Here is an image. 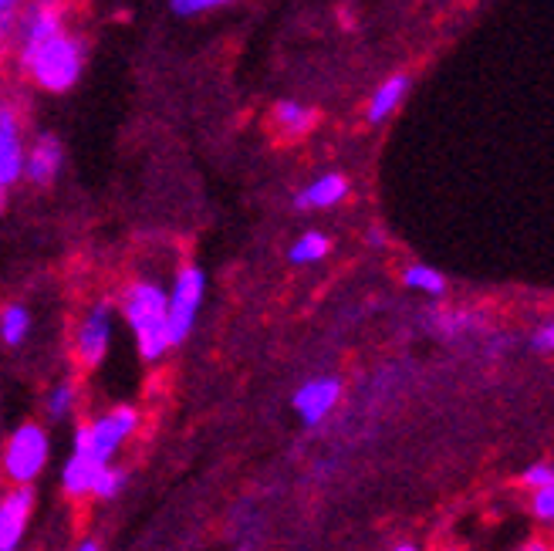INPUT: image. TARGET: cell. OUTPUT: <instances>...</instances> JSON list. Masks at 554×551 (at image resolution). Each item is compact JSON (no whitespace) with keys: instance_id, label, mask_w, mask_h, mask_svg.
Instances as JSON below:
<instances>
[{"instance_id":"obj_22","label":"cell","mask_w":554,"mask_h":551,"mask_svg":"<svg viewBox=\"0 0 554 551\" xmlns=\"http://www.w3.org/2000/svg\"><path fill=\"white\" fill-rule=\"evenodd\" d=\"M534 514L541 521H554V487H541L538 497H534Z\"/></svg>"},{"instance_id":"obj_14","label":"cell","mask_w":554,"mask_h":551,"mask_svg":"<svg viewBox=\"0 0 554 551\" xmlns=\"http://www.w3.org/2000/svg\"><path fill=\"white\" fill-rule=\"evenodd\" d=\"M406 88H409V78L406 75H392L389 82H382L379 92H375L372 102H369V122H382L386 115L396 112V105L402 102Z\"/></svg>"},{"instance_id":"obj_16","label":"cell","mask_w":554,"mask_h":551,"mask_svg":"<svg viewBox=\"0 0 554 551\" xmlns=\"http://www.w3.org/2000/svg\"><path fill=\"white\" fill-rule=\"evenodd\" d=\"M28 328H31L28 308L7 305L4 311H0V339H4V345H21L24 335H28Z\"/></svg>"},{"instance_id":"obj_26","label":"cell","mask_w":554,"mask_h":551,"mask_svg":"<svg viewBox=\"0 0 554 551\" xmlns=\"http://www.w3.org/2000/svg\"><path fill=\"white\" fill-rule=\"evenodd\" d=\"M78 551H98L95 541H85V545H78Z\"/></svg>"},{"instance_id":"obj_27","label":"cell","mask_w":554,"mask_h":551,"mask_svg":"<svg viewBox=\"0 0 554 551\" xmlns=\"http://www.w3.org/2000/svg\"><path fill=\"white\" fill-rule=\"evenodd\" d=\"M521 551H548V548H544V545H524Z\"/></svg>"},{"instance_id":"obj_15","label":"cell","mask_w":554,"mask_h":551,"mask_svg":"<svg viewBox=\"0 0 554 551\" xmlns=\"http://www.w3.org/2000/svg\"><path fill=\"white\" fill-rule=\"evenodd\" d=\"M274 122L284 132H291V136H301V132H308L311 126H315V112L305 109V105H298V102H277Z\"/></svg>"},{"instance_id":"obj_10","label":"cell","mask_w":554,"mask_h":551,"mask_svg":"<svg viewBox=\"0 0 554 551\" xmlns=\"http://www.w3.org/2000/svg\"><path fill=\"white\" fill-rule=\"evenodd\" d=\"M55 34H61V7L55 0H38L28 14V24H24V51L38 48Z\"/></svg>"},{"instance_id":"obj_1","label":"cell","mask_w":554,"mask_h":551,"mask_svg":"<svg viewBox=\"0 0 554 551\" xmlns=\"http://www.w3.org/2000/svg\"><path fill=\"white\" fill-rule=\"evenodd\" d=\"M125 322L136 335L139 355L146 362H156L169 349L166 332V291L156 281H132L122 298Z\"/></svg>"},{"instance_id":"obj_4","label":"cell","mask_w":554,"mask_h":551,"mask_svg":"<svg viewBox=\"0 0 554 551\" xmlns=\"http://www.w3.org/2000/svg\"><path fill=\"white\" fill-rule=\"evenodd\" d=\"M203 291H207V278H203L200 268L186 264L180 268L173 281V291L166 295V332H169V345H180L186 335L193 332L196 315H200L203 305Z\"/></svg>"},{"instance_id":"obj_19","label":"cell","mask_w":554,"mask_h":551,"mask_svg":"<svg viewBox=\"0 0 554 551\" xmlns=\"http://www.w3.org/2000/svg\"><path fill=\"white\" fill-rule=\"evenodd\" d=\"M75 403H78L75 382H58V386L51 389V396H48V416H55V420H65V416L75 413Z\"/></svg>"},{"instance_id":"obj_2","label":"cell","mask_w":554,"mask_h":551,"mask_svg":"<svg viewBox=\"0 0 554 551\" xmlns=\"http://www.w3.org/2000/svg\"><path fill=\"white\" fill-rule=\"evenodd\" d=\"M24 68L31 71V78L48 92H65L78 82L82 75V44L68 38L65 31L48 38L38 48L24 51Z\"/></svg>"},{"instance_id":"obj_21","label":"cell","mask_w":554,"mask_h":551,"mask_svg":"<svg viewBox=\"0 0 554 551\" xmlns=\"http://www.w3.org/2000/svg\"><path fill=\"white\" fill-rule=\"evenodd\" d=\"M169 4H173V11H176V14H183V17H193V14H203V11H210V7L230 4V0H169Z\"/></svg>"},{"instance_id":"obj_5","label":"cell","mask_w":554,"mask_h":551,"mask_svg":"<svg viewBox=\"0 0 554 551\" xmlns=\"http://www.w3.org/2000/svg\"><path fill=\"white\" fill-rule=\"evenodd\" d=\"M48 433L38 423H24L14 430V437L7 440L4 450V470L7 477L17 484H31L48 464Z\"/></svg>"},{"instance_id":"obj_9","label":"cell","mask_w":554,"mask_h":551,"mask_svg":"<svg viewBox=\"0 0 554 551\" xmlns=\"http://www.w3.org/2000/svg\"><path fill=\"white\" fill-rule=\"evenodd\" d=\"M21 173H24L21 129H17V115L4 105V109H0V193H4Z\"/></svg>"},{"instance_id":"obj_13","label":"cell","mask_w":554,"mask_h":551,"mask_svg":"<svg viewBox=\"0 0 554 551\" xmlns=\"http://www.w3.org/2000/svg\"><path fill=\"white\" fill-rule=\"evenodd\" d=\"M98 470H102V467L88 464V460H82V457H75V453H71L65 470H61V487H65V494H71V497L92 494V484H95Z\"/></svg>"},{"instance_id":"obj_12","label":"cell","mask_w":554,"mask_h":551,"mask_svg":"<svg viewBox=\"0 0 554 551\" xmlns=\"http://www.w3.org/2000/svg\"><path fill=\"white\" fill-rule=\"evenodd\" d=\"M345 193H348L345 176L328 173V176H318L311 186H305L294 203H298L301 210H325V207H335L338 200H345Z\"/></svg>"},{"instance_id":"obj_28","label":"cell","mask_w":554,"mask_h":551,"mask_svg":"<svg viewBox=\"0 0 554 551\" xmlns=\"http://www.w3.org/2000/svg\"><path fill=\"white\" fill-rule=\"evenodd\" d=\"M392 551H416L413 545H399V548H392Z\"/></svg>"},{"instance_id":"obj_23","label":"cell","mask_w":554,"mask_h":551,"mask_svg":"<svg viewBox=\"0 0 554 551\" xmlns=\"http://www.w3.org/2000/svg\"><path fill=\"white\" fill-rule=\"evenodd\" d=\"M524 481L531 484V487H554V467H548V464H538V467H531L524 474Z\"/></svg>"},{"instance_id":"obj_20","label":"cell","mask_w":554,"mask_h":551,"mask_svg":"<svg viewBox=\"0 0 554 551\" xmlns=\"http://www.w3.org/2000/svg\"><path fill=\"white\" fill-rule=\"evenodd\" d=\"M406 284L416 291H426V295H443V288H446L443 274L426 268V264H413V268L406 271Z\"/></svg>"},{"instance_id":"obj_11","label":"cell","mask_w":554,"mask_h":551,"mask_svg":"<svg viewBox=\"0 0 554 551\" xmlns=\"http://www.w3.org/2000/svg\"><path fill=\"white\" fill-rule=\"evenodd\" d=\"M58 170H61V142L55 136H41L34 142L31 156L24 159V173H28L34 183L48 186L58 176Z\"/></svg>"},{"instance_id":"obj_6","label":"cell","mask_w":554,"mask_h":551,"mask_svg":"<svg viewBox=\"0 0 554 551\" xmlns=\"http://www.w3.org/2000/svg\"><path fill=\"white\" fill-rule=\"evenodd\" d=\"M109 342H112V308L109 301H98L82 318V325H78V335H75L78 359L85 366H98L105 359V352H109Z\"/></svg>"},{"instance_id":"obj_17","label":"cell","mask_w":554,"mask_h":551,"mask_svg":"<svg viewBox=\"0 0 554 551\" xmlns=\"http://www.w3.org/2000/svg\"><path fill=\"white\" fill-rule=\"evenodd\" d=\"M328 237L325 234H318V230H311V234H301L298 241H294L291 247V261L294 264H315L321 261V257L328 254Z\"/></svg>"},{"instance_id":"obj_3","label":"cell","mask_w":554,"mask_h":551,"mask_svg":"<svg viewBox=\"0 0 554 551\" xmlns=\"http://www.w3.org/2000/svg\"><path fill=\"white\" fill-rule=\"evenodd\" d=\"M136 426H139V413L132 410V406H119V410L98 416L95 423L78 426L75 450L71 453L88 460V464H95V467H105V464H112L115 450L136 433Z\"/></svg>"},{"instance_id":"obj_24","label":"cell","mask_w":554,"mask_h":551,"mask_svg":"<svg viewBox=\"0 0 554 551\" xmlns=\"http://www.w3.org/2000/svg\"><path fill=\"white\" fill-rule=\"evenodd\" d=\"M534 345H538L541 352H554V322L541 328L538 339H534Z\"/></svg>"},{"instance_id":"obj_8","label":"cell","mask_w":554,"mask_h":551,"mask_svg":"<svg viewBox=\"0 0 554 551\" xmlns=\"http://www.w3.org/2000/svg\"><path fill=\"white\" fill-rule=\"evenodd\" d=\"M31 508H34V494L28 487L7 494L4 501H0V551H17L24 531H28Z\"/></svg>"},{"instance_id":"obj_29","label":"cell","mask_w":554,"mask_h":551,"mask_svg":"<svg viewBox=\"0 0 554 551\" xmlns=\"http://www.w3.org/2000/svg\"><path fill=\"white\" fill-rule=\"evenodd\" d=\"M0 203H4V193H0Z\"/></svg>"},{"instance_id":"obj_18","label":"cell","mask_w":554,"mask_h":551,"mask_svg":"<svg viewBox=\"0 0 554 551\" xmlns=\"http://www.w3.org/2000/svg\"><path fill=\"white\" fill-rule=\"evenodd\" d=\"M125 481H129V474H125L122 467L105 464L102 470H98V477H95V484H92V494H95V497H102V501H112V497H119V494H122Z\"/></svg>"},{"instance_id":"obj_25","label":"cell","mask_w":554,"mask_h":551,"mask_svg":"<svg viewBox=\"0 0 554 551\" xmlns=\"http://www.w3.org/2000/svg\"><path fill=\"white\" fill-rule=\"evenodd\" d=\"M14 7H17V0H0V34L7 31V24H11Z\"/></svg>"},{"instance_id":"obj_7","label":"cell","mask_w":554,"mask_h":551,"mask_svg":"<svg viewBox=\"0 0 554 551\" xmlns=\"http://www.w3.org/2000/svg\"><path fill=\"white\" fill-rule=\"evenodd\" d=\"M338 396H342V382L338 379H311L294 393V410H298L305 426H318L335 410Z\"/></svg>"}]
</instances>
